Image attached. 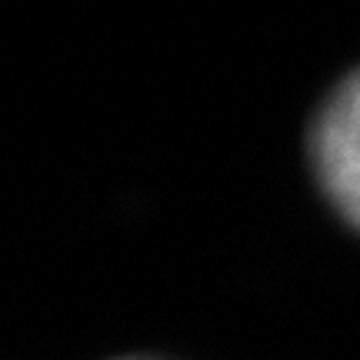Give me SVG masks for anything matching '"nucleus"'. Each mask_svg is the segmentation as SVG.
Returning <instances> with one entry per match:
<instances>
[{"mask_svg": "<svg viewBox=\"0 0 360 360\" xmlns=\"http://www.w3.org/2000/svg\"><path fill=\"white\" fill-rule=\"evenodd\" d=\"M314 160L330 200L360 227V70L323 103L314 127Z\"/></svg>", "mask_w": 360, "mask_h": 360, "instance_id": "1", "label": "nucleus"}]
</instances>
